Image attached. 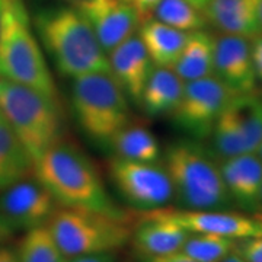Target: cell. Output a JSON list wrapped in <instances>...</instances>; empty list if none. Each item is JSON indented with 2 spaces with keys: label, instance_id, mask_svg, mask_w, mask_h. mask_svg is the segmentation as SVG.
<instances>
[{
  "label": "cell",
  "instance_id": "obj_1",
  "mask_svg": "<svg viewBox=\"0 0 262 262\" xmlns=\"http://www.w3.org/2000/svg\"><path fill=\"white\" fill-rule=\"evenodd\" d=\"M34 177L51 192L58 206L125 215L108 195L91 159L66 141L60 140L39 156Z\"/></svg>",
  "mask_w": 262,
  "mask_h": 262
},
{
  "label": "cell",
  "instance_id": "obj_2",
  "mask_svg": "<svg viewBox=\"0 0 262 262\" xmlns=\"http://www.w3.org/2000/svg\"><path fill=\"white\" fill-rule=\"evenodd\" d=\"M34 27L57 70L66 77L110 72L106 53L77 9L39 10L34 18Z\"/></svg>",
  "mask_w": 262,
  "mask_h": 262
},
{
  "label": "cell",
  "instance_id": "obj_3",
  "mask_svg": "<svg viewBox=\"0 0 262 262\" xmlns=\"http://www.w3.org/2000/svg\"><path fill=\"white\" fill-rule=\"evenodd\" d=\"M0 77L25 84L58 102L47 58L22 0H6L0 29Z\"/></svg>",
  "mask_w": 262,
  "mask_h": 262
},
{
  "label": "cell",
  "instance_id": "obj_4",
  "mask_svg": "<svg viewBox=\"0 0 262 262\" xmlns=\"http://www.w3.org/2000/svg\"><path fill=\"white\" fill-rule=\"evenodd\" d=\"M0 113L34 162L63 140L60 102L29 86L0 77Z\"/></svg>",
  "mask_w": 262,
  "mask_h": 262
},
{
  "label": "cell",
  "instance_id": "obj_5",
  "mask_svg": "<svg viewBox=\"0 0 262 262\" xmlns=\"http://www.w3.org/2000/svg\"><path fill=\"white\" fill-rule=\"evenodd\" d=\"M46 226L66 258L115 252L133 236L125 215L73 207L57 206Z\"/></svg>",
  "mask_w": 262,
  "mask_h": 262
},
{
  "label": "cell",
  "instance_id": "obj_6",
  "mask_svg": "<svg viewBox=\"0 0 262 262\" xmlns=\"http://www.w3.org/2000/svg\"><path fill=\"white\" fill-rule=\"evenodd\" d=\"M165 169L173 188V198L182 208L217 210L232 200L220 168L195 143L170 144L165 156Z\"/></svg>",
  "mask_w": 262,
  "mask_h": 262
},
{
  "label": "cell",
  "instance_id": "obj_7",
  "mask_svg": "<svg viewBox=\"0 0 262 262\" xmlns=\"http://www.w3.org/2000/svg\"><path fill=\"white\" fill-rule=\"evenodd\" d=\"M72 84V106L77 124L96 143H106L130 121L128 96L110 72L77 76Z\"/></svg>",
  "mask_w": 262,
  "mask_h": 262
},
{
  "label": "cell",
  "instance_id": "obj_8",
  "mask_svg": "<svg viewBox=\"0 0 262 262\" xmlns=\"http://www.w3.org/2000/svg\"><path fill=\"white\" fill-rule=\"evenodd\" d=\"M110 175L122 198L143 211L162 208L173 200V188L166 169L155 162H136L115 156Z\"/></svg>",
  "mask_w": 262,
  "mask_h": 262
},
{
  "label": "cell",
  "instance_id": "obj_9",
  "mask_svg": "<svg viewBox=\"0 0 262 262\" xmlns=\"http://www.w3.org/2000/svg\"><path fill=\"white\" fill-rule=\"evenodd\" d=\"M232 96L214 75L185 82L178 106L169 117L179 130L194 139H206Z\"/></svg>",
  "mask_w": 262,
  "mask_h": 262
},
{
  "label": "cell",
  "instance_id": "obj_10",
  "mask_svg": "<svg viewBox=\"0 0 262 262\" xmlns=\"http://www.w3.org/2000/svg\"><path fill=\"white\" fill-rule=\"evenodd\" d=\"M57 206L54 196L34 175L5 188L0 194V217L13 232L47 225Z\"/></svg>",
  "mask_w": 262,
  "mask_h": 262
},
{
  "label": "cell",
  "instance_id": "obj_11",
  "mask_svg": "<svg viewBox=\"0 0 262 262\" xmlns=\"http://www.w3.org/2000/svg\"><path fill=\"white\" fill-rule=\"evenodd\" d=\"M143 213L173 222L189 233H211L232 239L262 236V220L232 211L162 207Z\"/></svg>",
  "mask_w": 262,
  "mask_h": 262
},
{
  "label": "cell",
  "instance_id": "obj_12",
  "mask_svg": "<svg viewBox=\"0 0 262 262\" xmlns=\"http://www.w3.org/2000/svg\"><path fill=\"white\" fill-rule=\"evenodd\" d=\"M108 54L122 41L136 34L140 18L127 0H82L76 3Z\"/></svg>",
  "mask_w": 262,
  "mask_h": 262
},
{
  "label": "cell",
  "instance_id": "obj_13",
  "mask_svg": "<svg viewBox=\"0 0 262 262\" xmlns=\"http://www.w3.org/2000/svg\"><path fill=\"white\" fill-rule=\"evenodd\" d=\"M213 75L233 95L256 91L251 39L230 34L215 38Z\"/></svg>",
  "mask_w": 262,
  "mask_h": 262
},
{
  "label": "cell",
  "instance_id": "obj_14",
  "mask_svg": "<svg viewBox=\"0 0 262 262\" xmlns=\"http://www.w3.org/2000/svg\"><path fill=\"white\" fill-rule=\"evenodd\" d=\"M106 56L110 73L121 86L125 95L131 98V101L140 105L143 89L155 66L139 34H133L121 44L113 48Z\"/></svg>",
  "mask_w": 262,
  "mask_h": 262
},
{
  "label": "cell",
  "instance_id": "obj_15",
  "mask_svg": "<svg viewBox=\"0 0 262 262\" xmlns=\"http://www.w3.org/2000/svg\"><path fill=\"white\" fill-rule=\"evenodd\" d=\"M219 168L232 198L248 208L261 204L262 159L258 153L225 158Z\"/></svg>",
  "mask_w": 262,
  "mask_h": 262
},
{
  "label": "cell",
  "instance_id": "obj_16",
  "mask_svg": "<svg viewBox=\"0 0 262 262\" xmlns=\"http://www.w3.org/2000/svg\"><path fill=\"white\" fill-rule=\"evenodd\" d=\"M262 0H210L204 15L223 34L252 39L262 34L259 8Z\"/></svg>",
  "mask_w": 262,
  "mask_h": 262
},
{
  "label": "cell",
  "instance_id": "obj_17",
  "mask_svg": "<svg viewBox=\"0 0 262 262\" xmlns=\"http://www.w3.org/2000/svg\"><path fill=\"white\" fill-rule=\"evenodd\" d=\"M188 234V230L173 222L143 213L139 226L133 229L131 239L139 252L151 258L179 252Z\"/></svg>",
  "mask_w": 262,
  "mask_h": 262
},
{
  "label": "cell",
  "instance_id": "obj_18",
  "mask_svg": "<svg viewBox=\"0 0 262 262\" xmlns=\"http://www.w3.org/2000/svg\"><path fill=\"white\" fill-rule=\"evenodd\" d=\"M139 37L155 67L172 69L187 44L189 32L150 18L140 24Z\"/></svg>",
  "mask_w": 262,
  "mask_h": 262
},
{
  "label": "cell",
  "instance_id": "obj_19",
  "mask_svg": "<svg viewBox=\"0 0 262 262\" xmlns=\"http://www.w3.org/2000/svg\"><path fill=\"white\" fill-rule=\"evenodd\" d=\"M185 82L172 69L153 67L141 94L140 106L149 115H170L178 106Z\"/></svg>",
  "mask_w": 262,
  "mask_h": 262
},
{
  "label": "cell",
  "instance_id": "obj_20",
  "mask_svg": "<svg viewBox=\"0 0 262 262\" xmlns=\"http://www.w3.org/2000/svg\"><path fill=\"white\" fill-rule=\"evenodd\" d=\"M35 162L0 113V191L34 175Z\"/></svg>",
  "mask_w": 262,
  "mask_h": 262
},
{
  "label": "cell",
  "instance_id": "obj_21",
  "mask_svg": "<svg viewBox=\"0 0 262 262\" xmlns=\"http://www.w3.org/2000/svg\"><path fill=\"white\" fill-rule=\"evenodd\" d=\"M215 37L204 29L189 32L187 44L172 70L184 80L191 82L213 75Z\"/></svg>",
  "mask_w": 262,
  "mask_h": 262
},
{
  "label": "cell",
  "instance_id": "obj_22",
  "mask_svg": "<svg viewBox=\"0 0 262 262\" xmlns=\"http://www.w3.org/2000/svg\"><path fill=\"white\" fill-rule=\"evenodd\" d=\"M115 156L136 162H158L160 146L156 136L139 122H127L108 141Z\"/></svg>",
  "mask_w": 262,
  "mask_h": 262
},
{
  "label": "cell",
  "instance_id": "obj_23",
  "mask_svg": "<svg viewBox=\"0 0 262 262\" xmlns=\"http://www.w3.org/2000/svg\"><path fill=\"white\" fill-rule=\"evenodd\" d=\"M229 106L242 131L246 153H256L262 143V96L256 91L233 95Z\"/></svg>",
  "mask_w": 262,
  "mask_h": 262
},
{
  "label": "cell",
  "instance_id": "obj_24",
  "mask_svg": "<svg viewBox=\"0 0 262 262\" xmlns=\"http://www.w3.org/2000/svg\"><path fill=\"white\" fill-rule=\"evenodd\" d=\"M16 252L19 262H63L66 258L46 225L27 230Z\"/></svg>",
  "mask_w": 262,
  "mask_h": 262
},
{
  "label": "cell",
  "instance_id": "obj_25",
  "mask_svg": "<svg viewBox=\"0 0 262 262\" xmlns=\"http://www.w3.org/2000/svg\"><path fill=\"white\" fill-rule=\"evenodd\" d=\"M153 15L160 22L185 32L204 29L208 22L206 15L187 0H160Z\"/></svg>",
  "mask_w": 262,
  "mask_h": 262
},
{
  "label": "cell",
  "instance_id": "obj_26",
  "mask_svg": "<svg viewBox=\"0 0 262 262\" xmlns=\"http://www.w3.org/2000/svg\"><path fill=\"white\" fill-rule=\"evenodd\" d=\"M237 239L211 233H189L181 252L200 262H222L234 251Z\"/></svg>",
  "mask_w": 262,
  "mask_h": 262
},
{
  "label": "cell",
  "instance_id": "obj_27",
  "mask_svg": "<svg viewBox=\"0 0 262 262\" xmlns=\"http://www.w3.org/2000/svg\"><path fill=\"white\" fill-rule=\"evenodd\" d=\"M211 136L214 140L215 150L223 158H232L246 153L242 131L234 118L232 108L229 106V102L219 115L211 131Z\"/></svg>",
  "mask_w": 262,
  "mask_h": 262
},
{
  "label": "cell",
  "instance_id": "obj_28",
  "mask_svg": "<svg viewBox=\"0 0 262 262\" xmlns=\"http://www.w3.org/2000/svg\"><path fill=\"white\" fill-rule=\"evenodd\" d=\"M233 252L246 262H262V236L237 239Z\"/></svg>",
  "mask_w": 262,
  "mask_h": 262
},
{
  "label": "cell",
  "instance_id": "obj_29",
  "mask_svg": "<svg viewBox=\"0 0 262 262\" xmlns=\"http://www.w3.org/2000/svg\"><path fill=\"white\" fill-rule=\"evenodd\" d=\"M251 56L258 80H262V34L251 39Z\"/></svg>",
  "mask_w": 262,
  "mask_h": 262
},
{
  "label": "cell",
  "instance_id": "obj_30",
  "mask_svg": "<svg viewBox=\"0 0 262 262\" xmlns=\"http://www.w3.org/2000/svg\"><path fill=\"white\" fill-rule=\"evenodd\" d=\"M134 6V9L137 12L139 18H140V24L151 18L153 10L156 9V6L159 5L160 0H127Z\"/></svg>",
  "mask_w": 262,
  "mask_h": 262
},
{
  "label": "cell",
  "instance_id": "obj_31",
  "mask_svg": "<svg viewBox=\"0 0 262 262\" xmlns=\"http://www.w3.org/2000/svg\"><path fill=\"white\" fill-rule=\"evenodd\" d=\"M63 262H115V253H95V255H80V256H70L64 258Z\"/></svg>",
  "mask_w": 262,
  "mask_h": 262
},
{
  "label": "cell",
  "instance_id": "obj_32",
  "mask_svg": "<svg viewBox=\"0 0 262 262\" xmlns=\"http://www.w3.org/2000/svg\"><path fill=\"white\" fill-rule=\"evenodd\" d=\"M146 262H200L188 256L184 252H173L169 255H162V256H151V258H146Z\"/></svg>",
  "mask_w": 262,
  "mask_h": 262
},
{
  "label": "cell",
  "instance_id": "obj_33",
  "mask_svg": "<svg viewBox=\"0 0 262 262\" xmlns=\"http://www.w3.org/2000/svg\"><path fill=\"white\" fill-rule=\"evenodd\" d=\"M0 262H19L16 248L0 245Z\"/></svg>",
  "mask_w": 262,
  "mask_h": 262
},
{
  "label": "cell",
  "instance_id": "obj_34",
  "mask_svg": "<svg viewBox=\"0 0 262 262\" xmlns=\"http://www.w3.org/2000/svg\"><path fill=\"white\" fill-rule=\"evenodd\" d=\"M12 234H13V230L10 229V226L0 217V245L5 244Z\"/></svg>",
  "mask_w": 262,
  "mask_h": 262
},
{
  "label": "cell",
  "instance_id": "obj_35",
  "mask_svg": "<svg viewBox=\"0 0 262 262\" xmlns=\"http://www.w3.org/2000/svg\"><path fill=\"white\" fill-rule=\"evenodd\" d=\"M188 3H191L194 8H196L198 10H201L203 13H204V10H206L207 5L210 3V0H187Z\"/></svg>",
  "mask_w": 262,
  "mask_h": 262
},
{
  "label": "cell",
  "instance_id": "obj_36",
  "mask_svg": "<svg viewBox=\"0 0 262 262\" xmlns=\"http://www.w3.org/2000/svg\"><path fill=\"white\" fill-rule=\"evenodd\" d=\"M222 262H246V261H245V259H242L239 255H236L234 252H232L230 255H229V256H226L225 259H223Z\"/></svg>",
  "mask_w": 262,
  "mask_h": 262
},
{
  "label": "cell",
  "instance_id": "obj_37",
  "mask_svg": "<svg viewBox=\"0 0 262 262\" xmlns=\"http://www.w3.org/2000/svg\"><path fill=\"white\" fill-rule=\"evenodd\" d=\"M5 5H6V0H0V29H2V19H3Z\"/></svg>",
  "mask_w": 262,
  "mask_h": 262
},
{
  "label": "cell",
  "instance_id": "obj_38",
  "mask_svg": "<svg viewBox=\"0 0 262 262\" xmlns=\"http://www.w3.org/2000/svg\"><path fill=\"white\" fill-rule=\"evenodd\" d=\"M259 24H261V28H262V2H261V8H259Z\"/></svg>",
  "mask_w": 262,
  "mask_h": 262
},
{
  "label": "cell",
  "instance_id": "obj_39",
  "mask_svg": "<svg viewBox=\"0 0 262 262\" xmlns=\"http://www.w3.org/2000/svg\"><path fill=\"white\" fill-rule=\"evenodd\" d=\"M256 153H258V156H259V158L262 159V143H261V146H259V149H258V151H256Z\"/></svg>",
  "mask_w": 262,
  "mask_h": 262
},
{
  "label": "cell",
  "instance_id": "obj_40",
  "mask_svg": "<svg viewBox=\"0 0 262 262\" xmlns=\"http://www.w3.org/2000/svg\"><path fill=\"white\" fill-rule=\"evenodd\" d=\"M72 2H76V3H77V2H82V0H72Z\"/></svg>",
  "mask_w": 262,
  "mask_h": 262
},
{
  "label": "cell",
  "instance_id": "obj_41",
  "mask_svg": "<svg viewBox=\"0 0 262 262\" xmlns=\"http://www.w3.org/2000/svg\"><path fill=\"white\" fill-rule=\"evenodd\" d=\"M261 204H262V189H261Z\"/></svg>",
  "mask_w": 262,
  "mask_h": 262
}]
</instances>
